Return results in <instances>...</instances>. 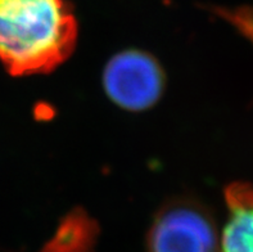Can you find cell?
<instances>
[{
	"label": "cell",
	"mask_w": 253,
	"mask_h": 252,
	"mask_svg": "<svg viewBox=\"0 0 253 252\" xmlns=\"http://www.w3.org/2000/svg\"><path fill=\"white\" fill-rule=\"evenodd\" d=\"M77 35L66 0H0V62L13 76L53 71L72 54Z\"/></svg>",
	"instance_id": "1"
},
{
	"label": "cell",
	"mask_w": 253,
	"mask_h": 252,
	"mask_svg": "<svg viewBox=\"0 0 253 252\" xmlns=\"http://www.w3.org/2000/svg\"><path fill=\"white\" fill-rule=\"evenodd\" d=\"M149 252H218L215 220L202 204L177 200L154 216L148 234Z\"/></svg>",
	"instance_id": "2"
},
{
	"label": "cell",
	"mask_w": 253,
	"mask_h": 252,
	"mask_svg": "<svg viewBox=\"0 0 253 252\" xmlns=\"http://www.w3.org/2000/svg\"><path fill=\"white\" fill-rule=\"evenodd\" d=\"M165 76L158 62L140 50L113 55L103 71V88L115 104L127 111H144L160 99Z\"/></svg>",
	"instance_id": "3"
},
{
	"label": "cell",
	"mask_w": 253,
	"mask_h": 252,
	"mask_svg": "<svg viewBox=\"0 0 253 252\" xmlns=\"http://www.w3.org/2000/svg\"><path fill=\"white\" fill-rule=\"evenodd\" d=\"M224 196L228 215L218 252H253V184L231 183Z\"/></svg>",
	"instance_id": "4"
},
{
	"label": "cell",
	"mask_w": 253,
	"mask_h": 252,
	"mask_svg": "<svg viewBox=\"0 0 253 252\" xmlns=\"http://www.w3.org/2000/svg\"><path fill=\"white\" fill-rule=\"evenodd\" d=\"M94 234L95 228L91 220L81 211H75L62 221L42 252H89Z\"/></svg>",
	"instance_id": "5"
},
{
	"label": "cell",
	"mask_w": 253,
	"mask_h": 252,
	"mask_svg": "<svg viewBox=\"0 0 253 252\" xmlns=\"http://www.w3.org/2000/svg\"><path fill=\"white\" fill-rule=\"evenodd\" d=\"M212 13L221 17L234 26L242 35L250 40L253 44V6L243 5L238 6L235 9L222 8V6H212Z\"/></svg>",
	"instance_id": "6"
}]
</instances>
